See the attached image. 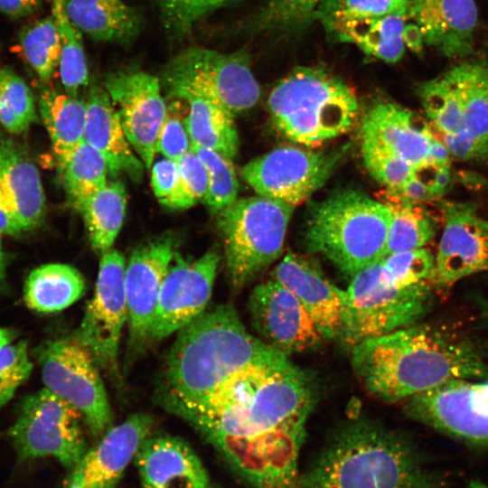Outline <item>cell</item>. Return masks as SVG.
Instances as JSON below:
<instances>
[{"label":"cell","instance_id":"28","mask_svg":"<svg viewBox=\"0 0 488 488\" xmlns=\"http://www.w3.org/2000/svg\"><path fill=\"white\" fill-rule=\"evenodd\" d=\"M408 18L391 14L360 20L334 21L324 25L335 41L355 44L365 54L388 63L399 61L405 52L404 30Z\"/></svg>","mask_w":488,"mask_h":488},{"label":"cell","instance_id":"58","mask_svg":"<svg viewBox=\"0 0 488 488\" xmlns=\"http://www.w3.org/2000/svg\"><path fill=\"white\" fill-rule=\"evenodd\" d=\"M483 320L488 324V299L479 297L477 300Z\"/></svg>","mask_w":488,"mask_h":488},{"label":"cell","instance_id":"4","mask_svg":"<svg viewBox=\"0 0 488 488\" xmlns=\"http://www.w3.org/2000/svg\"><path fill=\"white\" fill-rule=\"evenodd\" d=\"M160 390L165 408L198 399L277 350L250 334L232 305L204 311L177 332Z\"/></svg>","mask_w":488,"mask_h":488},{"label":"cell","instance_id":"36","mask_svg":"<svg viewBox=\"0 0 488 488\" xmlns=\"http://www.w3.org/2000/svg\"><path fill=\"white\" fill-rule=\"evenodd\" d=\"M50 2L52 17L61 44L59 65L61 80L65 92L77 97L79 89L89 83L81 33L71 22L67 13L66 0H50Z\"/></svg>","mask_w":488,"mask_h":488},{"label":"cell","instance_id":"35","mask_svg":"<svg viewBox=\"0 0 488 488\" xmlns=\"http://www.w3.org/2000/svg\"><path fill=\"white\" fill-rule=\"evenodd\" d=\"M58 167L68 202L80 212L86 202L108 183L107 162L84 141Z\"/></svg>","mask_w":488,"mask_h":488},{"label":"cell","instance_id":"38","mask_svg":"<svg viewBox=\"0 0 488 488\" xmlns=\"http://www.w3.org/2000/svg\"><path fill=\"white\" fill-rule=\"evenodd\" d=\"M429 125L441 132L462 130V102L457 87L447 70L420 84L418 90Z\"/></svg>","mask_w":488,"mask_h":488},{"label":"cell","instance_id":"59","mask_svg":"<svg viewBox=\"0 0 488 488\" xmlns=\"http://www.w3.org/2000/svg\"><path fill=\"white\" fill-rule=\"evenodd\" d=\"M467 488H488V484L478 480H472Z\"/></svg>","mask_w":488,"mask_h":488},{"label":"cell","instance_id":"14","mask_svg":"<svg viewBox=\"0 0 488 488\" xmlns=\"http://www.w3.org/2000/svg\"><path fill=\"white\" fill-rule=\"evenodd\" d=\"M124 256L116 249L102 254L93 297L73 336L85 346L99 368L117 370L120 336L127 321Z\"/></svg>","mask_w":488,"mask_h":488},{"label":"cell","instance_id":"23","mask_svg":"<svg viewBox=\"0 0 488 488\" xmlns=\"http://www.w3.org/2000/svg\"><path fill=\"white\" fill-rule=\"evenodd\" d=\"M408 16L423 43L441 54L463 57L472 52L478 16L474 0H410Z\"/></svg>","mask_w":488,"mask_h":488},{"label":"cell","instance_id":"1","mask_svg":"<svg viewBox=\"0 0 488 488\" xmlns=\"http://www.w3.org/2000/svg\"><path fill=\"white\" fill-rule=\"evenodd\" d=\"M314 404L309 376L277 352L207 395L165 408L197 429L250 488H299Z\"/></svg>","mask_w":488,"mask_h":488},{"label":"cell","instance_id":"41","mask_svg":"<svg viewBox=\"0 0 488 488\" xmlns=\"http://www.w3.org/2000/svg\"><path fill=\"white\" fill-rule=\"evenodd\" d=\"M203 163L208 174V190L202 200L213 213L237 200L239 182L232 161L210 149L192 146Z\"/></svg>","mask_w":488,"mask_h":488},{"label":"cell","instance_id":"31","mask_svg":"<svg viewBox=\"0 0 488 488\" xmlns=\"http://www.w3.org/2000/svg\"><path fill=\"white\" fill-rule=\"evenodd\" d=\"M462 102V130L488 158V64L468 61L450 69Z\"/></svg>","mask_w":488,"mask_h":488},{"label":"cell","instance_id":"5","mask_svg":"<svg viewBox=\"0 0 488 488\" xmlns=\"http://www.w3.org/2000/svg\"><path fill=\"white\" fill-rule=\"evenodd\" d=\"M390 221L380 201L359 190H341L310 210L305 244L352 278L384 258Z\"/></svg>","mask_w":488,"mask_h":488},{"label":"cell","instance_id":"47","mask_svg":"<svg viewBox=\"0 0 488 488\" xmlns=\"http://www.w3.org/2000/svg\"><path fill=\"white\" fill-rule=\"evenodd\" d=\"M32 369L25 342L10 343L0 348V408L13 398Z\"/></svg>","mask_w":488,"mask_h":488},{"label":"cell","instance_id":"43","mask_svg":"<svg viewBox=\"0 0 488 488\" xmlns=\"http://www.w3.org/2000/svg\"><path fill=\"white\" fill-rule=\"evenodd\" d=\"M239 0H156L164 28L183 37L207 15Z\"/></svg>","mask_w":488,"mask_h":488},{"label":"cell","instance_id":"13","mask_svg":"<svg viewBox=\"0 0 488 488\" xmlns=\"http://www.w3.org/2000/svg\"><path fill=\"white\" fill-rule=\"evenodd\" d=\"M413 419L472 445H488V381L448 380L405 400Z\"/></svg>","mask_w":488,"mask_h":488},{"label":"cell","instance_id":"7","mask_svg":"<svg viewBox=\"0 0 488 488\" xmlns=\"http://www.w3.org/2000/svg\"><path fill=\"white\" fill-rule=\"evenodd\" d=\"M351 279L348 287L342 289L343 320L339 339L352 348L420 323L434 305L429 281L399 286L383 273L380 261Z\"/></svg>","mask_w":488,"mask_h":488},{"label":"cell","instance_id":"12","mask_svg":"<svg viewBox=\"0 0 488 488\" xmlns=\"http://www.w3.org/2000/svg\"><path fill=\"white\" fill-rule=\"evenodd\" d=\"M344 152L283 146L249 161L241 176L259 196L295 207L325 183Z\"/></svg>","mask_w":488,"mask_h":488},{"label":"cell","instance_id":"3","mask_svg":"<svg viewBox=\"0 0 488 488\" xmlns=\"http://www.w3.org/2000/svg\"><path fill=\"white\" fill-rule=\"evenodd\" d=\"M400 434L370 419L340 427L300 475L299 488H444Z\"/></svg>","mask_w":488,"mask_h":488},{"label":"cell","instance_id":"16","mask_svg":"<svg viewBox=\"0 0 488 488\" xmlns=\"http://www.w3.org/2000/svg\"><path fill=\"white\" fill-rule=\"evenodd\" d=\"M220 258L217 251L211 250L187 260L176 250L160 290L149 340L178 332L205 311Z\"/></svg>","mask_w":488,"mask_h":488},{"label":"cell","instance_id":"46","mask_svg":"<svg viewBox=\"0 0 488 488\" xmlns=\"http://www.w3.org/2000/svg\"><path fill=\"white\" fill-rule=\"evenodd\" d=\"M177 165L179 184L171 208L187 209L204 199L208 190V174L192 149L177 161Z\"/></svg>","mask_w":488,"mask_h":488},{"label":"cell","instance_id":"33","mask_svg":"<svg viewBox=\"0 0 488 488\" xmlns=\"http://www.w3.org/2000/svg\"><path fill=\"white\" fill-rule=\"evenodd\" d=\"M377 197L391 213L384 257L423 248L434 238L435 225L421 202L388 188Z\"/></svg>","mask_w":488,"mask_h":488},{"label":"cell","instance_id":"48","mask_svg":"<svg viewBox=\"0 0 488 488\" xmlns=\"http://www.w3.org/2000/svg\"><path fill=\"white\" fill-rule=\"evenodd\" d=\"M191 149L192 142L184 119L170 115L167 111L158 132L155 152L163 155L164 158L177 162Z\"/></svg>","mask_w":488,"mask_h":488},{"label":"cell","instance_id":"49","mask_svg":"<svg viewBox=\"0 0 488 488\" xmlns=\"http://www.w3.org/2000/svg\"><path fill=\"white\" fill-rule=\"evenodd\" d=\"M179 184L177 162L164 158L151 167V185L157 200L171 208Z\"/></svg>","mask_w":488,"mask_h":488},{"label":"cell","instance_id":"51","mask_svg":"<svg viewBox=\"0 0 488 488\" xmlns=\"http://www.w3.org/2000/svg\"><path fill=\"white\" fill-rule=\"evenodd\" d=\"M398 191L406 198L416 202L436 199L427 180L417 171Z\"/></svg>","mask_w":488,"mask_h":488},{"label":"cell","instance_id":"27","mask_svg":"<svg viewBox=\"0 0 488 488\" xmlns=\"http://www.w3.org/2000/svg\"><path fill=\"white\" fill-rule=\"evenodd\" d=\"M67 13L80 33L117 44L130 43L140 30V18L124 0H66Z\"/></svg>","mask_w":488,"mask_h":488},{"label":"cell","instance_id":"56","mask_svg":"<svg viewBox=\"0 0 488 488\" xmlns=\"http://www.w3.org/2000/svg\"><path fill=\"white\" fill-rule=\"evenodd\" d=\"M404 42L415 51H418L423 44V40L418 27L412 23L406 24L404 34Z\"/></svg>","mask_w":488,"mask_h":488},{"label":"cell","instance_id":"20","mask_svg":"<svg viewBox=\"0 0 488 488\" xmlns=\"http://www.w3.org/2000/svg\"><path fill=\"white\" fill-rule=\"evenodd\" d=\"M176 252L171 236H162L136 247L125 269V294L130 339L149 340L160 290Z\"/></svg>","mask_w":488,"mask_h":488},{"label":"cell","instance_id":"26","mask_svg":"<svg viewBox=\"0 0 488 488\" xmlns=\"http://www.w3.org/2000/svg\"><path fill=\"white\" fill-rule=\"evenodd\" d=\"M0 186L15 210L23 231L38 228L45 216V196L38 168L25 150L0 140Z\"/></svg>","mask_w":488,"mask_h":488},{"label":"cell","instance_id":"40","mask_svg":"<svg viewBox=\"0 0 488 488\" xmlns=\"http://www.w3.org/2000/svg\"><path fill=\"white\" fill-rule=\"evenodd\" d=\"M322 0H267L253 19L254 29L268 33H290L314 20Z\"/></svg>","mask_w":488,"mask_h":488},{"label":"cell","instance_id":"30","mask_svg":"<svg viewBox=\"0 0 488 488\" xmlns=\"http://www.w3.org/2000/svg\"><path fill=\"white\" fill-rule=\"evenodd\" d=\"M86 290L82 274L68 264L52 263L33 269L26 278L23 298L39 313L61 311L78 301Z\"/></svg>","mask_w":488,"mask_h":488},{"label":"cell","instance_id":"54","mask_svg":"<svg viewBox=\"0 0 488 488\" xmlns=\"http://www.w3.org/2000/svg\"><path fill=\"white\" fill-rule=\"evenodd\" d=\"M436 197L442 196L451 183L450 165L434 166L430 178L425 176Z\"/></svg>","mask_w":488,"mask_h":488},{"label":"cell","instance_id":"9","mask_svg":"<svg viewBox=\"0 0 488 488\" xmlns=\"http://www.w3.org/2000/svg\"><path fill=\"white\" fill-rule=\"evenodd\" d=\"M160 82L170 97L208 99L233 115L253 108L260 98L259 85L242 52L190 47L169 61Z\"/></svg>","mask_w":488,"mask_h":488},{"label":"cell","instance_id":"8","mask_svg":"<svg viewBox=\"0 0 488 488\" xmlns=\"http://www.w3.org/2000/svg\"><path fill=\"white\" fill-rule=\"evenodd\" d=\"M293 210L258 195L237 199L218 213L233 288L243 287L280 256Z\"/></svg>","mask_w":488,"mask_h":488},{"label":"cell","instance_id":"24","mask_svg":"<svg viewBox=\"0 0 488 488\" xmlns=\"http://www.w3.org/2000/svg\"><path fill=\"white\" fill-rule=\"evenodd\" d=\"M135 463L144 488H206V468L193 449L171 436H147Z\"/></svg>","mask_w":488,"mask_h":488},{"label":"cell","instance_id":"22","mask_svg":"<svg viewBox=\"0 0 488 488\" xmlns=\"http://www.w3.org/2000/svg\"><path fill=\"white\" fill-rule=\"evenodd\" d=\"M361 143L380 146L416 168L431 164L433 134L428 121L414 111L389 101L374 104L363 116Z\"/></svg>","mask_w":488,"mask_h":488},{"label":"cell","instance_id":"52","mask_svg":"<svg viewBox=\"0 0 488 488\" xmlns=\"http://www.w3.org/2000/svg\"><path fill=\"white\" fill-rule=\"evenodd\" d=\"M23 231L15 210L0 186V235H17Z\"/></svg>","mask_w":488,"mask_h":488},{"label":"cell","instance_id":"55","mask_svg":"<svg viewBox=\"0 0 488 488\" xmlns=\"http://www.w3.org/2000/svg\"><path fill=\"white\" fill-rule=\"evenodd\" d=\"M451 155L446 147L435 136L432 139L429 150V161L436 166L450 165Z\"/></svg>","mask_w":488,"mask_h":488},{"label":"cell","instance_id":"2","mask_svg":"<svg viewBox=\"0 0 488 488\" xmlns=\"http://www.w3.org/2000/svg\"><path fill=\"white\" fill-rule=\"evenodd\" d=\"M352 366L364 388L389 402L448 380L488 377V361L470 339L420 323L352 348Z\"/></svg>","mask_w":488,"mask_h":488},{"label":"cell","instance_id":"11","mask_svg":"<svg viewBox=\"0 0 488 488\" xmlns=\"http://www.w3.org/2000/svg\"><path fill=\"white\" fill-rule=\"evenodd\" d=\"M46 389L74 407L94 436L110 428L112 412L94 358L73 334L46 342L38 352Z\"/></svg>","mask_w":488,"mask_h":488},{"label":"cell","instance_id":"42","mask_svg":"<svg viewBox=\"0 0 488 488\" xmlns=\"http://www.w3.org/2000/svg\"><path fill=\"white\" fill-rule=\"evenodd\" d=\"M410 0H322L318 5L314 20L323 25L343 20H360L391 14L405 15Z\"/></svg>","mask_w":488,"mask_h":488},{"label":"cell","instance_id":"34","mask_svg":"<svg viewBox=\"0 0 488 488\" xmlns=\"http://www.w3.org/2000/svg\"><path fill=\"white\" fill-rule=\"evenodd\" d=\"M127 192L120 181L108 182L84 204L81 213L92 249L105 253L114 244L123 225Z\"/></svg>","mask_w":488,"mask_h":488},{"label":"cell","instance_id":"53","mask_svg":"<svg viewBox=\"0 0 488 488\" xmlns=\"http://www.w3.org/2000/svg\"><path fill=\"white\" fill-rule=\"evenodd\" d=\"M42 0H0V13L12 19H22L36 13Z\"/></svg>","mask_w":488,"mask_h":488},{"label":"cell","instance_id":"57","mask_svg":"<svg viewBox=\"0 0 488 488\" xmlns=\"http://www.w3.org/2000/svg\"><path fill=\"white\" fill-rule=\"evenodd\" d=\"M14 336V333L12 330L0 328V348L12 343Z\"/></svg>","mask_w":488,"mask_h":488},{"label":"cell","instance_id":"32","mask_svg":"<svg viewBox=\"0 0 488 488\" xmlns=\"http://www.w3.org/2000/svg\"><path fill=\"white\" fill-rule=\"evenodd\" d=\"M185 101L190 108L184 123L192 146L213 150L232 161L239 149L233 114L208 99L191 97Z\"/></svg>","mask_w":488,"mask_h":488},{"label":"cell","instance_id":"50","mask_svg":"<svg viewBox=\"0 0 488 488\" xmlns=\"http://www.w3.org/2000/svg\"><path fill=\"white\" fill-rule=\"evenodd\" d=\"M429 127L433 136L446 147L451 156L465 161L483 159L476 143L465 132L444 133Z\"/></svg>","mask_w":488,"mask_h":488},{"label":"cell","instance_id":"45","mask_svg":"<svg viewBox=\"0 0 488 488\" xmlns=\"http://www.w3.org/2000/svg\"><path fill=\"white\" fill-rule=\"evenodd\" d=\"M361 154L369 173L388 189L401 188L417 169L407 161L372 144L361 143Z\"/></svg>","mask_w":488,"mask_h":488},{"label":"cell","instance_id":"18","mask_svg":"<svg viewBox=\"0 0 488 488\" xmlns=\"http://www.w3.org/2000/svg\"><path fill=\"white\" fill-rule=\"evenodd\" d=\"M440 208L445 226L432 280L450 287L464 277L488 271V220L478 215L474 203L443 202Z\"/></svg>","mask_w":488,"mask_h":488},{"label":"cell","instance_id":"29","mask_svg":"<svg viewBox=\"0 0 488 488\" xmlns=\"http://www.w3.org/2000/svg\"><path fill=\"white\" fill-rule=\"evenodd\" d=\"M38 105L59 165L83 141L86 101L43 87L39 92Z\"/></svg>","mask_w":488,"mask_h":488},{"label":"cell","instance_id":"25","mask_svg":"<svg viewBox=\"0 0 488 488\" xmlns=\"http://www.w3.org/2000/svg\"><path fill=\"white\" fill-rule=\"evenodd\" d=\"M83 141L104 157L109 174H127L132 180L142 179L144 164L133 153L119 117L106 91L93 86L89 92Z\"/></svg>","mask_w":488,"mask_h":488},{"label":"cell","instance_id":"37","mask_svg":"<svg viewBox=\"0 0 488 488\" xmlns=\"http://www.w3.org/2000/svg\"><path fill=\"white\" fill-rule=\"evenodd\" d=\"M19 42L27 63L43 83H49L59 69L61 56V44L52 15L24 25Z\"/></svg>","mask_w":488,"mask_h":488},{"label":"cell","instance_id":"44","mask_svg":"<svg viewBox=\"0 0 488 488\" xmlns=\"http://www.w3.org/2000/svg\"><path fill=\"white\" fill-rule=\"evenodd\" d=\"M380 263L383 273L402 286L429 281L435 276L436 257L424 248L385 256Z\"/></svg>","mask_w":488,"mask_h":488},{"label":"cell","instance_id":"21","mask_svg":"<svg viewBox=\"0 0 488 488\" xmlns=\"http://www.w3.org/2000/svg\"><path fill=\"white\" fill-rule=\"evenodd\" d=\"M271 278L299 299L324 339L340 337L343 320L342 289L329 281L314 260L288 253L276 267Z\"/></svg>","mask_w":488,"mask_h":488},{"label":"cell","instance_id":"60","mask_svg":"<svg viewBox=\"0 0 488 488\" xmlns=\"http://www.w3.org/2000/svg\"><path fill=\"white\" fill-rule=\"evenodd\" d=\"M3 275H4V253H3L1 239H0V280L3 277Z\"/></svg>","mask_w":488,"mask_h":488},{"label":"cell","instance_id":"17","mask_svg":"<svg viewBox=\"0 0 488 488\" xmlns=\"http://www.w3.org/2000/svg\"><path fill=\"white\" fill-rule=\"evenodd\" d=\"M249 310L259 339L287 356L310 350L324 339L299 299L273 278L255 286Z\"/></svg>","mask_w":488,"mask_h":488},{"label":"cell","instance_id":"15","mask_svg":"<svg viewBox=\"0 0 488 488\" xmlns=\"http://www.w3.org/2000/svg\"><path fill=\"white\" fill-rule=\"evenodd\" d=\"M158 78L141 70L108 74L105 89L119 117L123 130L143 162L151 169L159 129L167 113Z\"/></svg>","mask_w":488,"mask_h":488},{"label":"cell","instance_id":"10","mask_svg":"<svg viewBox=\"0 0 488 488\" xmlns=\"http://www.w3.org/2000/svg\"><path fill=\"white\" fill-rule=\"evenodd\" d=\"M82 419L74 407L46 388L28 395L9 431L17 461L51 456L69 471L88 449Z\"/></svg>","mask_w":488,"mask_h":488},{"label":"cell","instance_id":"61","mask_svg":"<svg viewBox=\"0 0 488 488\" xmlns=\"http://www.w3.org/2000/svg\"><path fill=\"white\" fill-rule=\"evenodd\" d=\"M206 488H218V487H215V486H213L212 484H211V485H209V486L206 487Z\"/></svg>","mask_w":488,"mask_h":488},{"label":"cell","instance_id":"6","mask_svg":"<svg viewBox=\"0 0 488 488\" xmlns=\"http://www.w3.org/2000/svg\"><path fill=\"white\" fill-rule=\"evenodd\" d=\"M267 108L286 138L314 146L349 130L359 104L352 89L337 76L319 68L298 67L271 90Z\"/></svg>","mask_w":488,"mask_h":488},{"label":"cell","instance_id":"39","mask_svg":"<svg viewBox=\"0 0 488 488\" xmlns=\"http://www.w3.org/2000/svg\"><path fill=\"white\" fill-rule=\"evenodd\" d=\"M37 120L30 87L12 68H0V123L11 134L25 132Z\"/></svg>","mask_w":488,"mask_h":488},{"label":"cell","instance_id":"19","mask_svg":"<svg viewBox=\"0 0 488 488\" xmlns=\"http://www.w3.org/2000/svg\"><path fill=\"white\" fill-rule=\"evenodd\" d=\"M153 424L150 415L139 412L108 428L69 470L63 488H116Z\"/></svg>","mask_w":488,"mask_h":488}]
</instances>
